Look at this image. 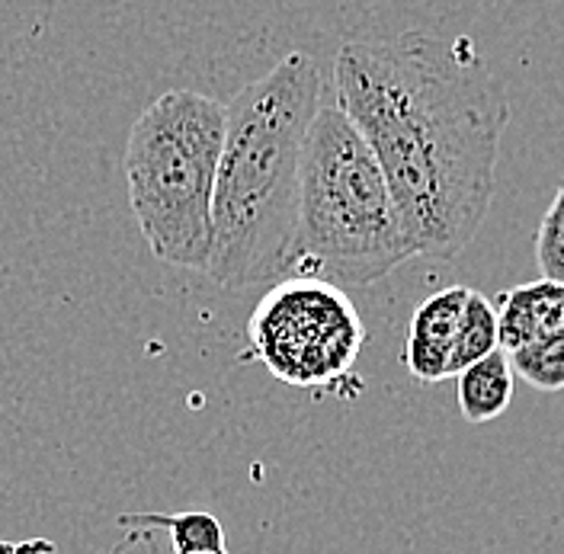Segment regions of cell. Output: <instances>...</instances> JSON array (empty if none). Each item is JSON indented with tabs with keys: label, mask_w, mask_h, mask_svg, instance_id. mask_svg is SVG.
<instances>
[{
	"label": "cell",
	"mask_w": 564,
	"mask_h": 554,
	"mask_svg": "<svg viewBox=\"0 0 564 554\" xmlns=\"http://www.w3.org/2000/svg\"><path fill=\"white\" fill-rule=\"evenodd\" d=\"M494 349H500V334H497V308L488 295L468 289L462 321H458L456 344H453V376L462 369H468L471 362L491 356Z\"/></svg>",
	"instance_id": "obj_10"
},
{
	"label": "cell",
	"mask_w": 564,
	"mask_h": 554,
	"mask_svg": "<svg viewBox=\"0 0 564 554\" xmlns=\"http://www.w3.org/2000/svg\"><path fill=\"white\" fill-rule=\"evenodd\" d=\"M119 525L135 529V532L167 529L174 542V554H228L221 522L212 513H129V517H119Z\"/></svg>",
	"instance_id": "obj_9"
},
{
	"label": "cell",
	"mask_w": 564,
	"mask_h": 554,
	"mask_svg": "<svg viewBox=\"0 0 564 554\" xmlns=\"http://www.w3.org/2000/svg\"><path fill=\"white\" fill-rule=\"evenodd\" d=\"M221 141L225 104L199 90L161 94L129 129V206L151 253L167 267L206 273Z\"/></svg>",
	"instance_id": "obj_4"
},
{
	"label": "cell",
	"mask_w": 564,
	"mask_h": 554,
	"mask_svg": "<svg viewBox=\"0 0 564 554\" xmlns=\"http://www.w3.org/2000/svg\"><path fill=\"white\" fill-rule=\"evenodd\" d=\"M497 334L500 349H517L564 334V282L539 279L497 295Z\"/></svg>",
	"instance_id": "obj_7"
},
{
	"label": "cell",
	"mask_w": 564,
	"mask_h": 554,
	"mask_svg": "<svg viewBox=\"0 0 564 554\" xmlns=\"http://www.w3.org/2000/svg\"><path fill=\"white\" fill-rule=\"evenodd\" d=\"M139 539H144V532H129V535H126V542H119V545H116L109 554H126V548H129L132 542H139Z\"/></svg>",
	"instance_id": "obj_13"
},
{
	"label": "cell",
	"mask_w": 564,
	"mask_h": 554,
	"mask_svg": "<svg viewBox=\"0 0 564 554\" xmlns=\"http://www.w3.org/2000/svg\"><path fill=\"white\" fill-rule=\"evenodd\" d=\"M535 263L542 279L564 282V180L535 231Z\"/></svg>",
	"instance_id": "obj_12"
},
{
	"label": "cell",
	"mask_w": 564,
	"mask_h": 554,
	"mask_svg": "<svg viewBox=\"0 0 564 554\" xmlns=\"http://www.w3.org/2000/svg\"><path fill=\"white\" fill-rule=\"evenodd\" d=\"M411 257L372 148L340 106H321L302 144L289 276L369 285Z\"/></svg>",
	"instance_id": "obj_3"
},
{
	"label": "cell",
	"mask_w": 564,
	"mask_h": 554,
	"mask_svg": "<svg viewBox=\"0 0 564 554\" xmlns=\"http://www.w3.org/2000/svg\"><path fill=\"white\" fill-rule=\"evenodd\" d=\"M193 554H209V552H193Z\"/></svg>",
	"instance_id": "obj_14"
},
{
	"label": "cell",
	"mask_w": 564,
	"mask_h": 554,
	"mask_svg": "<svg viewBox=\"0 0 564 554\" xmlns=\"http://www.w3.org/2000/svg\"><path fill=\"white\" fill-rule=\"evenodd\" d=\"M513 384H517V372L510 366V356L503 349H494L491 356L471 362L456 376L458 411L468 423L485 426L500 414H507L513 401Z\"/></svg>",
	"instance_id": "obj_8"
},
{
	"label": "cell",
	"mask_w": 564,
	"mask_h": 554,
	"mask_svg": "<svg viewBox=\"0 0 564 554\" xmlns=\"http://www.w3.org/2000/svg\"><path fill=\"white\" fill-rule=\"evenodd\" d=\"M321 94L315 58L289 52L225 104L206 263L218 285L253 289L289 276L302 144L324 106Z\"/></svg>",
	"instance_id": "obj_2"
},
{
	"label": "cell",
	"mask_w": 564,
	"mask_h": 554,
	"mask_svg": "<svg viewBox=\"0 0 564 554\" xmlns=\"http://www.w3.org/2000/svg\"><path fill=\"white\" fill-rule=\"evenodd\" d=\"M334 87L386 174L414 257H458L491 211L510 122L503 84L478 45L423 30L347 42Z\"/></svg>",
	"instance_id": "obj_1"
},
{
	"label": "cell",
	"mask_w": 564,
	"mask_h": 554,
	"mask_svg": "<svg viewBox=\"0 0 564 554\" xmlns=\"http://www.w3.org/2000/svg\"><path fill=\"white\" fill-rule=\"evenodd\" d=\"M465 298H468L465 285L440 289L430 298H423L411 317L401 359L408 372L423 384L453 379V344H456Z\"/></svg>",
	"instance_id": "obj_6"
},
{
	"label": "cell",
	"mask_w": 564,
	"mask_h": 554,
	"mask_svg": "<svg viewBox=\"0 0 564 554\" xmlns=\"http://www.w3.org/2000/svg\"><path fill=\"white\" fill-rule=\"evenodd\" d=\"M510 366L535 391H564V334L507 352Z\"/></svg>",
	"instance_id": "obj_11"
},
{
	"label": "cell",
	"mask_w": 564,
	"mask_h": 554,
	"mask_svg": "<svg viewBox=\"0 0 564 554\" xmlns=\"http://www.w3.org/2000/svg\"><path fill=\"white\" fill-rule=\"evenodd\" d=\"M247 344L273 379L295 388H337L350 379L366 327L337 282L285 276L250 314Z\"/></svg>",
	"instance_id": "obj_5"
}]
</instances>
